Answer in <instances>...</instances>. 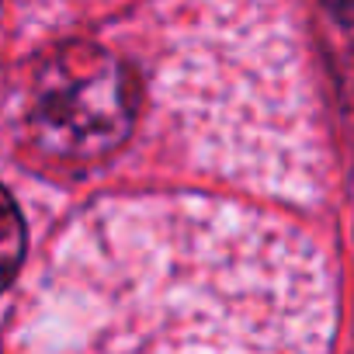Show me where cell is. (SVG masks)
I'll return each mask as SVG.
<instances>
[{
    "instance_id": "6da1fadb",
    "label": "cell",
    "mask_w": 354,
    "mask_h": 354,
    "mask_svg": "<svg viewBox=\"0 0 354 354\" xmlns=\"http://www.w3.org/2000/svg\"><path fill=\"white\" fill-rule=\"evenodd\" d=\"M139 87L132 70L101 46H63L32 87L28 125L46 153L97 160L132 129Z\"/></svg>"
},
{
    "instance_id": "7a4b0ae2",
    "label": "cell",
    "mask_w": 354,
    "mask_h": 354,
    "mask_svg": "<svg viewBox=\"0 0 354 354\" xmlns=\"http://www.w3.org/2000/svg\"><path fill=\"white\" fill-rule=\"evenodd\" d=\"M25 257V223L15 198L0 188V288H4Z\"/></svg>"
}]
</instances>
